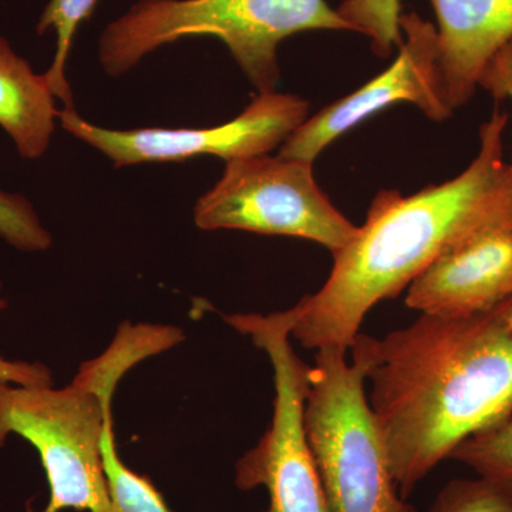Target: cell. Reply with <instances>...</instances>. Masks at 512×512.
<instances>
[{
    "mask_svg": "<svg viewBox=\"0 0 512 512\" xmlns=\"http://www.w3.org/2000/svg\"><path fill=\"white\" fill-rule=\"evenodd\" d=\"M0 238L23 252H42L52 247L53 238L32 202L18 192L0 188Z\"/></svg>",
    "mask_w": 512,
    "mask_h": 512,
    "instance_id": "e0dca14e",
    "label": "cell"
},
{
    "mask_svg": "<svg viewBox=\"0 0 512 512\" xmlns=\"http://www.w3.org/2000/svg\"><path fill=\"white\" fill-rule=\"evenodd\" d=\"M480 87L495 101H512V42L491 60L480 79ZM511 171H512V163Z\"/></svg>",
    "mask_w": 512,
    "mask_h": 512,
    "instance_id": "ffe728a7",
    "label": "cell"
},
{
    "mask_svg": "<svg viewBox=\"0 0 512 512\" xmlns=\"http://www.w3.org/2000/svg\"><path fill=\"white\" fill-rule=\"evenodd\" d=\"M99 0H50L37 22V35L53 32L56 35V52L53 63L45 74L47 83L63 107H74L72 87L67 82L66 66L69 62L74 35L84 20L93 15Z\"/></svg>",
    "mask_w": 512,
    "mask_h": 512,
    "instance_id": "4fadbf2b",
    "label": "cell"
},
{
    "mask_svg": "<svg viewBox=\"0 0 512 512\" xmlns=\"http://www.w3.org/2000/svg\"><path fill=\"white\" fill-rule=\"evenodd\" d=\"M225 320L264 350L275 384L271 427L238 461L235 483L244 491L265 487L269 494L265 512H329L303 424L311 365L291 345L293 308L269 315H232Z\"/></svg>",
    "mask_w": 512,
    "mask_h": 512,
    "instance_id": "8992f818",
    "label": "cell"
},
{
    "mask_svg": "<svg viewBox=\"0 0 512 512\" xmlns=\"http://www.w3.org/2000/svg\"><path fill=\"white\" fill-rule=\"evenodd\" d=\"M183 339V330L174 326L126 322L109 348L80 366L69 386L25 387L0 380V447L16 434L36 448L50 490L49 503L39 512H114L103 437L113 420L117 384L138 363Z\"/></svg>",
    "mask_w": 512,
    "mask_h": 512,
    "instance_id": "3957f363",
    "label": "cell"
},
{
    "mask_svg": "<svg viewBox=\"0 0 512 512\" xmlns=\"http://www.w3.org/2000/svg\"><path fill=\"white\" fill-rule=\"evenodd\" d=\"M306 30L353 32L326 0H138L101 33L99 60L119 77L160 47L217 37L259 93H269L281 74L279 43Z\"/></svg>",
    "mask_w": 512,
    "mask_h": 512,
    "instance_id": "277c9868",
    "label": "cell"
},
{
    "mask_svg": "<svg viewBox=\"0 0 512 512\" xmlns=\"http://www.w3.org/2000/svg\"><path fill=\"white\" fill-rule=\"evenodd\" d=\"M194 222L204 231L308 239L332 254L359 231L320 190L313 163L268 154L227 161L220 181L195 204Z\"/></svg>",
    "mask_w": 512,
    "mask_h": 512,
    "instance_id": "52a82bcc",
    "label": "cell"
},
{
    "mask_svg": "<svg viewBox=\"0 0 512 512\" xmlns=\"http://www.w3.org/2000/svg\"><path fill=\"white\" fill-rule=\"evenodd\" d=\"M56 100L45 74H37L0 36V127L25 160L49 150L59 121Z\"/></svg>",
    "mask_w": 512,
    "mask_h": 512,
    "instance_id": "7c38bea8",
    "label": "cell"
},
{
    "mask_svg": "<svg viewBox=\"0 0 512 512\" xmlns=\"http://www.w3.org/2000/svg\"><path fill=\"white\" fill-rule=\"evenodd\" d=\"M339 348L316 350L303 424L329 512H417L394 483L369 397L366 366Z\"/></svg>",
    "mask_w": 512,
    "mask_h": 512,
    "instance_id": "5b68a950",
    "label": "cell"
},
{
    "mask_svg": "<svg viewBox=\"0 0 512 512\" xmlns=\"http://www.w3.org/2000/svg\"><path fill=\"white\" fill-rule=\"evenodd\" d=\"M309 119V103L288 93H259L234 120L208 128L111 130L89 123L74 107L59 110L60 126L109 158L114 167L174 163L198 156L225 161L264 156Z\"/></svg>",
    "mask_w": 512,
    "mask_h": 512,
    "instance_id": "ba28073f",
    "label": "cell"
},
{
    "mask_svg": "<svg viewBox=\"0 0 512 512\" xmlns=\"http://www.w3.org/2000/svg\"><path fill=\"white\" fill-rule=\"evenodd\" d=\"M508 116L498 109L480 127V150L458 177L403 197L380 191L365 225L333 252L328 281L293 306L291 336L303 348L349 350L367 313L396 298L451 249L512 229V171L504 160Z\"/></svg>",
    "mask_w": 512,
    "mask_h": 512,
    "instance_id": "7a4b0ae2",
    "label": "cell"
},
{
    "mask_svg": "<svg viewBox=\"0 0 512 512\" xmlns=\"http://www.w3.org/2000/svg\"><path fill=\"white\" fill-rule=\"evenodd\" d=\"M512 299V229H497L440 256L410 284L406 305L424 315L464 318Z\"/></svg>",
    "mask_w": 512,
    "mask_h": 512,
    "instance_id": "30bf717a",
    "label": "cell"
},
{
    "mask_svg": "<svg viewBox=\"0 0 512 512\" xmlns=\"http://www.w3.org/2000/svg\"><path fill=\"white\" fill-rule=\"evenodd\" d=\"M336 12L353 32L370 37L373 52L379 57L390 56L394 46L403 45L400 0H343Z\"/></svg>",
    "mask_w": 512,
    "mask_h": 512,
    "instance_id": "2e32d148",
    "label": "cell"
},
{
    "mask_svg": "<svg viewBox=\"0 0 512 512\" xmlns=\"http://www.w3.org/2000/svg\"><path fill=\"white\" fill-rule=\"evenodd\" d=\"M507 325H508V329H510L512 332V311L510 312V315H508Z\"/></svg>",
    "mask_w": 512,
    "mask_h": 512,
    "instance_id": "44dd1931",
    "label": "cell"
},
{
    "mask_svg": "<svg viewBox=\"0 0 512 512\" xmlns=\"http://www.w3.org/2000/svg\"><path fill=\"white\" fill-rule=\"evenodd\" d=\"M439 22V69L448 107L466 106L491 60L512 42V0H430Z\"/></svg>",
    "mask_w": 512,
    "mask_h": 512,
    "instance_id": "8fae6325",
    "label": "cell"
},
{
    "mask_svg": "<svg viewBox=\"0 0 512 512\" xmlns=\"http://www.w3.org/2000/svg\"><path fill=\"white\" fill-rule=\"evenodd\" d=\"M400 28L403 45L392 66L355 93L309 117L282 144L279 156L313 163L336 138L396 103H412L434 121L453 114L441 84L437 30L417 13L402 15Z\"/></svg>",
    "mask_w": 512,
    "mask_h": 512,
    "instance_id": "9c48e42d",
    "label": "cell"
},
{
    "mask_svg": "<svg viewBox=\"0 0 512 512\" xmlns=\"http://www.w3.org/2000/svg\"><path fill=\"white\" fill-rule=\"evenodd\" d=\"M103 461L114 512H171L151 481L134 473L121 461L113 420L104 431Z\"/></svg>",
    "mask_w": 512,
    "mask_h": 512,
    "instance_id": "5bb4252c",
    "label": "cell"
},
{
    "mask_svg": "<svg viewBox=\"0 0 512 512\" xmlns=\"http://www.w3.org/2000/svg\"><path fill=\"white\" fill-rule=\"evenodd\" d=\"M511 311L512 299L464 318L421 313L382 339L353 340L404 500L463 441L512 416Z\"/></svg>",
    "mask_w": 512,
    "mask_h": 512,
    "instance_id": "6da1fadb",
    "label": "cell"
},
{
    "mask_svg": "<svg viewBox=\"0 0 512 512\" xmlns=\"http://www.w3.org/2000/svg\"><path fill=\"white\" fill-rule=\"evenodd\" d=\"M429 512H512V494L485 478H456L441 488Z\"/></svg>",
    "mask_w": 512,
    "mask_h": 512,
    "instance_id": "ac0fdd59",
    "label": "cell"
},
{
    "mask_svg": "<svg viewBox=\"0 0 512 512\" xmlns=\"http://www.w3.org/2000/svg\"><path fill=\"white\" fill-rule=\"evenodd\" d=\"M0 292H2V281H0ZM8 308V301L0 298V312ZM0 380L18 386L40 387L52 386V370L43 363L35 362H13L0 356Z\"/></svg>",
    "mask_w": 512,
    "mask_h": 512,
    "instance_id": "d6986e66",
    "label": "cell"
},
{
    "mask_svg": "<svg viewBox=\"0 0 512 512\" xmlns=\"http://www.w3.org/2000/svg\"><path fill=\"white\" fill-rule=\"evenodd\" d=\"M450 458L512 494V416L463 441Z\"/></svg>",
    "mask_w": 512,
    "mask_h": 512,
    "instance_id": "9a60e30c",
    "label": "cell"
}]
</instances>
